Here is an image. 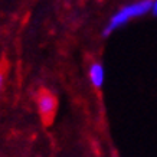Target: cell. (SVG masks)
I'll list each match as a JSON object with an SVG mask.
<instances>
[{
    "instance_id": "obj_1",
    "label": "cell",
    "mask_w": 157,
    "mask_h": 157,
    "mask_svg": "<svg viewBox=\"0 0 157 157\" xmlns=\"http://www.w3.org/2000/svg\"><path fill=\"white\" fill-rule=\"evenodd\" d=\"M153 7V2L151 0H143V2H138V3H134V5L125 6L123 9L117 12V13L111 17L108 26L104 29V36L109 35L114 29L120 28L121 25L127 23L131 17H137V16H143L147 12H150Z\"/></svg>"
},
{
    "instance_id": "obj_2",
    "label": "cell",
    "mask_w": 157,
    "mask_h": 157,
    "mask_svg": "<svg viewBox=\"0 0 157 157\" xmlns=\"http://www.w3.org/2000/svg\"><path fill=\"white\" fill-rule=\"evenodd\" d=\"M38 105H39V111L45 120H51V117L55 113V107H56V101L49 92H42L39 95L38 100Z\"/></svg>"
},
{
    "instance_id": "obj_3",
    "label": "cell",
    "mask_w": 157,
    "mask_h": 157,
    "mask_svg": "<svg viewBox=\"0 0 157 157\" xmlns=\"http://www.w3.org/2000/svg\"><path fill=\"white\" fill-rule=\"evenodd\" d=\"M90 79L95 88H101L104 82V68L101 63H92L90 68Z\"/></svg>"
},
{
    "instance_id": "obj_4",
    "label": "cell",
    "mask_w": 157,
    "mask_h": 157,
    "mask_svg": "<svg viewBox=\"0 0 157 157\" xmlns=\"http://www.w3.org/2000/svg\"><path fill=\"white\" fill-rule=\"evenodd\" d=\"M151 12H153V13H154V14H157V0H154V2H153Z\"/></svg>"
},
{
    "instance_id": "obj_5",
    "label": "cell",
    "mask_w": 157,
    "mask_h": 157,
    "mask_svg": "<svg viewBox=\"0 0 157 157\" xmlns=\"http://www.w3.org/2000/svg\"><path fill=\"white\" fill-rule=\"evenodd\" d=\"M2 82H3V75L0 74V86H2Z\"/></svg>"
}]
</instances>
